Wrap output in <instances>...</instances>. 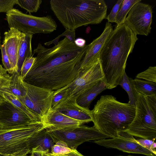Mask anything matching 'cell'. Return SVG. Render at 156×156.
Listing matches in <instances>:
<instances>
[{
	"instance_id": "6da1fadb",
	"label": "cell",
	"mask_w": 156,
	"mask_h": 156,
	"mask_svg": "<svg viewBox=\"0 0 156 156\" xmlns=\"http://www.w3.org/2000/svg\"><path fill=\"white\" fill-rule=\"evenodd\" d=\"M87 46L79 47L66 37L50 48L39 43L33 51L35 60L23 81L53 91L68 86L78 75Z\"/></svg>"
},
{
	"instance_id": "7a4b0ae2",
	"label": "cell",
	"mask_w": 156,
	"mask_h": 156,
	"mask_svg": "<svg viewBox=\"0 0 156 156\" xmlns=\"http://www.w3.org/2000/svg\"><path fill=\"white\" fill-rule=\"evenodd\" d=\"M138 39L137 35L124 23L116 25L108 38L99 56L107 89L118 85L125 72L128 57Z\"/></svg>"
},
{
	"instance_id": "3957f363",
	"label": "cell",
	"mask_w": 156,
	"mask_h": 156,
	"mask_svg": "<svg viewBox=\"0 0 156 156\" xmlns=\"http://www.w3.org/2000/svg\"><path fill=\"white\" fill-rule=\"evenodd\" d=\"M51 10L65 29L75 30L89 24H98L106 17L103 0H51Z\"/></svg>"
},
{
	"instance_id": "277c9868",
	"label": "cell",
	"mask_w": 156,
	"mask_h": 156,
	"mask_svg": "<svg viewBox=\"0 0 156 156\" xmlns=\"http://www.w3.org/2000/svg\"><path fill=\"white\" fill-rule=\"evenodd\" d=\"M135 106L117 101L112 95L102 96L91 110L94 126L110 138L125 130L133 121Z\"/></svg>"
},
{
	"instance_id": "5b68a950",
	"label": "cell",
	"mask_w": 156,
	"mask_h": 156,
	"mask_svg": "<svg viewBox=\"0 0 156 156\" xmlns=\"http://www.w3.org/2000/svg\"><path fill=\"white\" fill-rule=\"evenodd\" d=\"M41 122L23 126L0 128V156H27L30 151L27 144L28 139L45 129Z\"/></svg>"
},
{
	"instance_id": "8992f818",
	"label": "cell",
	"mask_w": 156,
	"mask_h": 156,
	"mask_svg": "<svg viewBox=\"0 0 156 156\" xmlns=\"http://www.w3.org/2000/svg\"><path fill=\"white\" fill-rule=\"evenodd\" d=\"M133 119L124 131L141 139L156 138V112L150 106L146 97L138 93Z\"/></svg>"
},
{
	"instance_id": "52a82bcc",
	"label": "cell",
	"mask_w": 156,
	"mask_h": 156,
	"mask_svg": "<svg viewBox=\"0 0 156 156\" xmlns=\"http://www.w3.org/2000/svg\"><path fill=\"white\" fill-rule=\"evenodd\" d=\"M6 20L9 28H13L24 34H50L57 27L51 16H36L14 8L6 13Z\"/></svg>"
},
{
	"instance_id": "ba28073f",
	"label": "cell",
	"mask_w": 156,
	"mask_h": 156,
	"mask_svg": "<svg viewBox=\"0 0 156 156\" xmlns=\"http://www.w3.org/2000/svg\"><path fill=\"white\" fill-rule=\"evenodd\" d=\"M48 132L56 141H62L72 149H76L78 146L86 142L109 138L94 126L89 127L83 125L71 128Z\"/></svg>"
},
{
	"instance_id": "9c48e42d",
	"label": "cell",
	"mask_w": 156,
	"mask_h": 156,
	"mask_svg": "<svg viewBox=\"0 0 156 156\" xmlns=\"http://www.w3.org/2000/svg\"><path fill=\"white\" fill-rule=\"evenodd\" d=\"M104 79L99 59L80 69L77 77L71 83L64 87L68 90L67 100H76L79 96Z\"/></svg>"
},
{
	"instance_id": "30bf717a",
	"label": "cell",
	"mask_w": 156,
	"mask_h": 156,
	"mask_svg": "<svg viewBox=\"0 0 156 156\" xmlns=\"http://www.w3.org/2000/svg\"><path fill=\"white\" fill-rule=\"evenodd\" d=\"M26 92L18 99L42 120L51 109L54 91L30 84L24 81Z\"/></svg>"
},
{
	"instance_id": "8fae6325",
	"label": "cell",
	"mask_w": 156,
	"mask_h": 156,
	"mask_svg": "<svg viewBox=\"0 0 156 156\" xmlns=\"http://www.w3.org/2000/svg\"><path fill=\"white\" fill-rule=\"evenodd\" d=\"M152 18L151 6L140 2L132 7L125 20L124 23L136 35L147 36L151 31Z\"/></svg>"
},
{
	"instance_id": "7c38bea8",
	"label": "cell",
	"mask_w": 156,
	"mask_h": 156,
	"mask_svg": "<svg viewBox=\"0 0 156 156\" xmlns=\"http://www.w3.org/2000/svg\"><path fill=\"white\" fill-rule=\"evenodd\" d=\"M93 142L103 147L117 149L125 152L140 154L147 156H156L137 143L133 136L125 132L119 133L115 137L96 140Z\"/></svg>"
},
{
	"instance_id": "4fadbf2b",
	"label": "cell",
	"mask_w": 156,
	"mask_h": 156,
	"mask_svg": "<svg viewBox=\"0 0 156 156\" xmlns=\"http://www.w3.org/2000/svg\"><path fill=\"white\" fill-rule=\"evenodd\" d=\"M36 122H37L32 120L23 111L1 98L0 125L2 128L26 126Z\"/></svg>"
},
{
	"instance_id": "5bb4252c",
	"label": "cell",
	"mask_w": 156,
	"mask_h": 156,
	"mask_svg": "<svg viewBox=\"0 0 156 156\" xmlns=\"http://www.w3.org/2000/svg\"><path fill=\"white\" fill-rule=\"evenodd\" d=\"M25 35V34L12 27L10 28L4 33L2 44L9 60L12 74L18 72L17 64L19 51Z\"/></svg>"
},
{
	"instance_id": "9a60e30c",
	"label": "cell",
	"mask_w": 156,
	"mask_h": 156,
	"mask_svg": "<svg viewBox=\"0 0 156 156\" xmlns=\"http://www.w3.org/2000/svg\"><path fill=\"white\" fill-rule=\"evenodd\" d=\"M113 30L111 24L107 22L101 34L87 45L84 55L80 62V69L99 59L101 51Z\"/></svg>"
},
{
	"instance_id": "2e32d148",
	"label": "cell",
	"mask_w": 156,
	"mask_h": 156,
	"mask_svg": "<svg viewBox=\"0 0 156 156\" xmlns=\"http://www.w3.org/2000/svg\"><path fill=\"white\" fill-rule=\"evenodd\" d=\"M47 131L76 127L84 124L67 116L57 110H51L42 120Z\"/></svg>"
},
{
	"instance_id": "e0dca14e",
	"label": "cell",
	"mask_w": 156,
	"mask_h": 156,
	"mask_svg": "<svg viewBox=\"0 0 156 156\" xmlns=\"http://www.w3.org/2000/svg\"><path fill=\"white\" fill-rule=\"evenodd\" d=\"M55 110H57L63 114L83 124L93 121L91 110L79 106L77 104L76 100H67Z\"/></svg>"
},
{
	"instance_id": "ac0fdd59",
	"label": "cell",
	"mask_w": 156,
	"mask_h": 156,
	"mask_svg": "<svg viewBox=\"0 0 156 156\" xmlns=\"http://www.w3.org/2000/svg\"><path fill=\"white\" fill-rule=\"evenodd\" d=\"M56 142L45 129L30 137L27 144L30 153L33 151L49 152Z\"/></svg>"
},
{
	"instance_id": "d6986e66",
	"label": "cell",
	"mask_w": 156,
	"mask_h": 156,
	"mask_svg": "<svg viewBox=\"0 0 156 156\" xmlns=\"http://www.w3.org/2000/svg\"><path fill=\"white\" fill-rule=\"evenodd\" d=\"M10 76L11 79L9 81L0 84V90L12 93L17 98L23 97L26 94V90L20 73L15 72Z\"/></svg>"
},
{
	"instance_id": "ffe728a7",
	"label": "cell",
	"mask_w": 156,
	"mask_h": 156,
	"mask_svg": "<svg viewBox=\"0 0 156 156\" xmlns=\"http://www.w3.org/2000/svg\"><path fill=\"white\" fill-rule=\"evenodd\" d=\"M106 84L103 80L79 96L76 99L77 104L81 107L89 109L91 102L103 91L107 89Z\"/></svg>"
},
{
	"instance_id": "44dd1931",
	"label": "cell",
	"mask_w": 156,
	"mask_h": 156,
	"mask_svg": "<svg viewBox=\"0 0 156 156\" xmlns=\"http://www.w3.org/2000/svg\"><path fill=\"white\" fill-rule=\"evenodd\" d=\"M0 97L23 111L32 120L37 122H41V119L38 115L27 108L13 94L0 90Z\"/></svg>"
},
{
	"instance_id": "7402d4cb",
	"label": "cell",
	"mask_w": 156,
	"mask_h": 156,
	"mask_svg": "<svg viewBox=\"0 0 156 156\" xmlns=\"http://www.w3.org/2000/svg\"><path fill=\"white\" fill-rule=\"evenodd\" d=\"M25 34L18 53L17 66L18 72L20 73L21 68L25 60L32 55L31 41L33 34L30 33Z\"/></svg>"
},
{
	"instance_id": "603a6c76",
	"label": "cell",
	"mask_w": 156,
	"mask_h": 156,
	"mask_svg": "<svg viewBox=\"0 0 156 156\" xmlns=\"http://www.w3.org/2000/svg\"><path fill=\"white\" fill-rule=\"evenodd\" d=\"M118 85H120L127 93L129 98L128 103L135 106L138 93L136 89L133 80L129 77L125 72Z\"/></svg>"
},
{
	"instance_id": "cb8c5ba5",
	"label": "cell",
	"mask_w": 156,
	"mask_h": 156,
	"mask_svg": "<svg viewBox=\"0 0 156 156\" xmlns=\"http://www.w3.org/2000/svg\"><path fill=\"white\" fill-rule=\"evenodd\" d=\"M133 81L138 93L145 96L156 94V83L136 78Z\"/></svg>"
},
{
	"instance_id": "d4e9b609",
	"label": "cell",
	"mask_w": 156,
	"mask_h": 156,
	"mask_svg": "<svg viewBox=\"0 0 156 156\" xmlns=\"http://www.w3.org/2000/svg\"><path fill=\"white\" fill-rule=\"evenodd\" d=\"M141 1V0H123L115 17V23L116 25L124 23L127 14L132 7L136 3Z\"/></svg>"
},
{
	"instance_id": "484cf974",
	"label": "cell",
	"mask_w": 156,
	"mask_h": 156,
	"mask_svg": "<svg viewBox=\"0 0 156 156\" xmlns=\"http://www.w3.org/2000/svg\"><path fill=\"white\" fill-rule=\"evenodd\" d=\"M68 98V89L63 87L55 90L52 98L51 109L55 110L67 101Z\"/></svg>"
},
{
	"instance_id": "4316f807",
	"label": "cell",
	"mask_w": 156,
	"mask_h": 156,
	"mask_svg": "<svg viewBox=\"0 0 156 156\" xmlns=\"http://www.w3.org/2000/svg\"><path fill=\"white\" fill-rule=\"evenodd\" d=\"M42 2L41 0H16V4L30 14L38 11Z\"/></svg>"
},
{
	"instance_id": "83f0119b",
	"label": "cell",
	"mask_w": 156,
	"mask_h": 156,
	"mask_svg": "<svg viewBox=\"0 0 156 156\" xmlns=\"http://www.w3.org/2000/svg\"><path fill=\"white\" fill-rule=\"evenodd\" d=\"M51 153L55 155H63L67 154L72 151L65 142L61 141H57L51 149Z\"/></svg>"
},
{
	"instance_id": "f1b7e54d",
	"label": "cell",
	"mask_w": 156,
	"mask_h": 156,
	"mask_svg": "<svg viewBox=\"0 0 156 156\" xmlns=\"http://www.w3.org/2000/svg\"><path fill=\"white\" fill-rule=\"evenodd\" d=\"M136 78L156 83V67L150 66L145 71L138 74Z\"/></svg>"
},
{
	"instance_id": "f546056e",
	"label": "cell",
	"mask_w": 156,
	"mask_h": 156,
	"mask_svg": "<svg viewBox=\"0 0 156 156\" xmlns=\"http://www.w3.org/2000/svg\"><path fill=\"white\" fill-rule=\"evenodd\" d=\"M65 37L70 42L74 43L75 39V30H71L65 29V31L62 34L58 36L54 39L46 42L44 44L46 46H49L50 44H54L55 45L57 44L60 38L62 37Z\"/></svg>"
},
{
	"instance_id": "4dcf8cb0",
	"label": "cell",
	"mask_w": 156,
	"mask_h": 156,
	"mask_svg": "<svg viewBox=\"0 0 156 156\" xmlns=\"http://www.w3.org/2000/svg\"><path fill=\"white\" fill-rule=\"evenodd\" d=\"M35 59V57L33 55L27 58L24 61L21 68L20 71V77L23 80L27 73L32 66Z\"/></svg>"
},
{
	"instance_id": "1f68e13d",
	"label": "cell",
	"mask_w": 156,
	"mask_h": 156,
	"mask_svg": "<svg viewBox=\"0 0 156 156\" xmlns=\"http://www.w3.org/2000/svg\"><path fill=\"white\" fill-rule=\"evenodd\" d=\"M155 139H139L136 140L137 143L150 151L156 155Z\"/></svg>"
},
{
	"instance_id": "d6a6232c",
	"label": "cell",
	"mask_w": 156,
	"mask_h": 156,
	"mask_svg": "<svg viewBox=\"0 0 156 156\" xmlns=\"http://www.w3.org/2000/svg\"><path fill=\"white\" fill-rule=\"evenodd\" d=\"M0 49L2 53V61L4 68L6 70L9 74H12V69L7 54L5 47L3 45H1Z\"/></svg>"
},
{
	"instance_id": "836d02e7",
	"label": "cell",
	"mask_w": 156,
	"mask_h": 156,
	"mask_svg": "<svg viewBox=\"0 0 156 156\" xmlns=\"http://www.w3.org/2000/svg\"><path fill=\"white\" fill-rule=\"evenodd\" d=\"M16 4V0H0V13H6Z\"/></svg>"
},
{
	"instance_id": "e575fe53",
	"label": "cell",
	"mask_w": 156,
	"mask_h": 156,
	"mask_svg": "<svg viewBox=\"0 0 156 156\" xmlns=\"http://www.w3.org/2000/svg\"><path fill=\"white\" fill-rule=\"evenodd\" d=\"M123 1L118 0L113 7L110 13L106 17L105 19L107 20L108 22L115 23V17Z\"/></svg>"
},
{
	"instance_id": "d590c367",
	"label": "cell",
	"mask_w": 156,
	"mask_h": 156,
	"mask_svg": "<svg viewBox=\"0 0 156 156\" xmlns=\"http://www.w3.org/2000/svg\"><path fill=\"white\" fill-rule=\"evenodd\" d=\"M11 79V76L6 70L0 64V83H2L9 81Z\"/></svg>"
},
{
	"instance_id": "8d00e7d4",
	"label": "cell",
	"mask_w": 156,
	"mask_h": 156,
	"mask_svg": "<svg viewBox=\"0 0 156 156\" xmlns=\"http://www.w3.org/2000/svg\"><path fill=\"white\" fill-rule=\"evenodd\" d=\"M146 97L150 106L156 112V94Z\"/></svg>"
},
{
	"instance_id": "74e56055",
	"label": "cell",
	"mask_w": 156,
	"mask_h": 156,
	"mask_svg": "<svg viewBox=\"0 0 156 156\" xmlns=\"http://www.w3.org/2000/svg\"><path fill=\"white\" fill-rule=\"evenodd\" d=\"M74 43L76 46L80 48L83 47L86 45V40L83 38L80 37L75 39Z\"/></svg>"
},
{
	"instance_id": "f35d334b",
	"label": "cell",
	"mask_w": 156,
	"mask_h": 156,
	"mask_svg": "<svg viewBox=\"0 0 156 156\" xmlns=\"http://www.w3.org/2000/svg\"><path fill=\"white\" fill-rule=\"evenodd\" d=\"M54 155L55 156H82V154L79 153L76 149H72V151L71 152L65 154L63 155Z\"/></svg>"
},
{
	"instance_id": "ab89813d",
	"label": "cell",
	"mask_w": 156,
	"mask_h": 156,
	"mask_svg": "<svg viewBox=\"0 0 156 156\" xmlns=\"http://www.w3.org/2000/svg\"><path fill=\"white\" fill-rule=\"evenodd\" d=\"M48 152L33 151L29 156H48Z\"/></svg>"
},
{
	"instance_id": "60d3db41",
	"label": "cell",
	"mask_w": 156,
	"mask_h": 156,
	"mask_svg": "<svg viewBox=\"0 0 156 156\" xmlns=\"http://www.w3.org/2000/svg\"><path fill=\"white\" fill-rule=\"evenodd\" d=\"M48 156H55L53 154L51 153L48 152Z\"/></svg>"
},
{
	"instance_id": "b9f144b4",
	"label": "cell",
	"mask_w": 156,
	"mask_h": 156,
	"mask_svg": "<svg viewBox=\"0 0 156 156\" xmlns=\"http://www.w3.org/2000/svg\"><path fill=\"white\" fill-rule=\"evenodd\" d=\"M132 156V155H129L128 156Z\"/></svg>"
},
{
	"instance_id": "7bdbcfd3",
	"label": "cell",
	"mask_w": 156,
	"mask_h": 156,
	"mask_svg": "<svg viewBox=\"0 0 156 156\" xmlns=\"http://www.w3.org/2000/svg\"><path fill=\"white\" fill-rule=\"evenodd\" d=\"M1 37H0V47L1 46Z\"/></svg>"
},
{
	"instance_id": "ee69618b",
	"label": "cell",
	"mask_w": 156,
	"mask_h": 156,
	"mask_svg": "<svg viewBox=\"0 0 156 156\" xmlns=\"http://www.w3.org/2000/svg\"><path fill=\"white\" fill-rule=\"evenodd\" d=\"M1 127V125H0V128Z\"/></svg>"
},
{
	"instance_id": "f6af8a7d",
	"label": "cell",
	"mask_w": 156,
	"mask_h": 156,
	"mask_svg": "<svg viewBox=\"0 0 156 156\" xmlns=\"http://www.w3.org/2000/svg\"><path fill=\"white\" fill-rule=\"evenodd\" d=\"M1 99V98L0 97V100Z\"/></svg>"
},
{
	"instance_id": "bcb514c9",
	"label": "cell",
	"mask_w": 156,
	"mask_h": 156,
	"mask_svg": "<svg viewBox=\"0 0 156 156\" xmlns=\"http://www.w3.org/2000/svg\"><path fill=\"white\" fill-rule=\"evenodd\" d=\"M82 156H85L83 155H82Z\"/></svg>"
},
{
	"instance_id": "7dc6e473",
	"label": "cell",
	"mask_w": 156,
	"mask_h": 156,
	"mask_svg": "<svg viewBox=\"0 0 156 156\" xmlns=\"http://www.w3.org/2000/svg\"><path fill=\"white\" fill-rule=\"evenodd\" d=\"M1 83H0V84H1Z\"/></svg>"
}]
</instances>
